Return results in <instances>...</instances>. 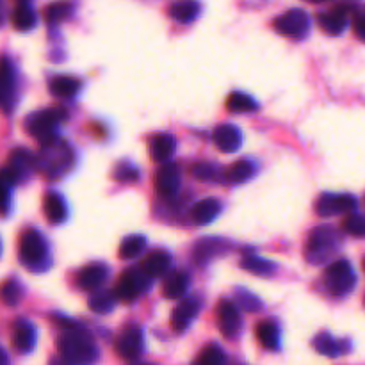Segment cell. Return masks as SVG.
I'll return each mask as SVG.
<instances>
[{"label": "cell", "mask_w": 365, "mask_h": 365, "mask_svg": "<svg viewBox=\"0 0 365 365\" xmlns=\"http://www.w3.org/2000/svg\"><path fill=\"white\" fill-rule=\"evenodd\" d=\"M89 310L96 314H109L113 312V309L116 307V296L110 291H98L93 292L91 298L88 299Z\"/></svg>", "instance_id": "obj_30"}, {"label": "cell", "mask_w": 365, "mask_h": 365, "mask_svg": "<svg viewBox=\"0 0 365 365\" xmlns=\"http://www.w3.org/2000/svg\"><path fill=\"white\" fill-rule=\"evenodd\" d=\"M235 294H237L239 307H241L242 310H246V312L255 314V312H260V310L264 309V303L260 302L259 298H255L252 292H246V291H242V289H237V291H235Z\"/></svg>", "instance_id": "obj_40"}, {"label": "cell", "mask_w": 365, "mask_h": 365, "mask_svg": "<svg viewBox=\"0 0 365 365\" xmlns=\"http://www.w3.org/2000/svg\"><path fill=\"white\" fill-rule=\"evenodd\" d=\"M134 365H150V364H134Z\"/></svg>", "instance_id": "obj_49"}, {"label": "cell", "mask_w": 365, "mask_h": 365, "mask_svg": "<svg viewBox=\"0 0 365 365\" xmlns=\"http://www.w3.org/2000/svg\"><path fill=\"white\" fill-rule=\"evenodd\" d=\"M9 185L0 182V214H6L7 209H9Z\"/></svg>", "instance_id": "obj_43"}, {"label": "cell", "mask_w": 365, "mask_h": 365, "mask_svg": "<svg viewBox=\"0 0 365 365\" xmlns=\"http://www.w3.org/2000/svg\"><path fill=\"white\" fill-rule=\"evenodd\" d=\"M192 175L198 180H216L220 177V168L212 163H198L192 166Z\"/></svg>", "instance_id": "obj_42"}, {"label": "cell", "mask_w": 365, "mask_h": 365, "mask_svg": "<svg viewBox=\"0 0 365 365\" xmlns=\"http://www.w3.org/2000/svg\"><path fill=\"white\" fill-rule=\"evenodd\" d=\"M36 344V331L27 321H18L13 330V346L16 351L29 353Z\"/></svg>", "instance_id": "obj_22"}, {"label": "cell", "mask_w": 365, "mask_h": 365, "mask_svg": "<svg viewBox=\"0 0 365 365\" xmlns=\"http://www.w3.org/2000/svg\"><path fill=\"white\" fill-rule=\"evenodd\" d=\"M14 86V71L7 59H0V102L11 95Z\"/></svg>", "instance_id": "obj_35"}, {"label": "cell", "mask_w": 365, "mask_h": 365, "mask_svg": "<svg viewBox=\"0 0 365 365\" xmlns=\"http://www.w3.org/2000/svg\"><path fill=\"white\" fill-rule=\"evenodd\" d=\"M6 24V4H4V0H0V27Z\"/></svg>", "instance_id": "obj_45"}, {"label": "cell", "mask_w": 365, "mask_h": 365, "mask_svg": "<svg viewBox=\"0 0 365 365\" xmlns=\"http://www.w3.org/2000/svg\"><path fill=\"white\" fill-rule=\"evenodd\" d=\"M171 267V257L168 252L163 250H157V252L150 253L148 257L143 262L141 271L150 278H159L163 274H166V271Z\"/></svg>", "instance_id": "obj_20"}, {"label": "cell", "mask_w": 365, "mask_h": 365, "mask_svg": "<svg viewBox=\"0 0 365 365\" xmlns=\"http://www.w3.org/2000/svg\"><path fill=\"white\" fill-rule=\"evenodd\" d=\"M228 245L221 239H202V241L196 245L195 248V260L198 264H207L214 259V257H220L227 252Z\"/></svg>", "instance_id": "obj_21"}, {"label": "cell", "mask_w": 365, "mask_h": 365, "mask_svg": "<svg viewBox=\"0 0 365 365\" xmlns=\"http://www.w3.org/2000/svg\"><path fill=\"white\" fill-rule=\"evenodd\" d=\"M7 168L13 171V175L16 177V180H24L34 170V155L29 152L27 148H16L11 152L9 163H7Z\"/></svg>", "instance_id": "obj_17"}, {"label": "cell", "mask_w": 365, "mask_h": 365, "mask_svg": "<svg viewBox=\"0 0 365 365\" xmlns=\"http://www.w3.org/2000/svg\"><path fill=\"white\" fill-rule=\"evenodd\" d=\"M214 145L225 153H234L241 148L242 143V134L237 127L234 125H220L216 127L212 134Z\"/></svg>", "instance_id": "obj_14"}, {"label": "cell", "mask_w": 365, "mask_h": 365, "mask_svg": "<svg viewBox=\"0 0 365 365\" xmlns=\"http://www.w3.org/2000/svg\"><path fill=\"white\" fill-rule=\"evenodd\" d=\"M355 32L356 36H359L360 39L365 38V31H364V16L362 14H359V16L355 18Z\"/></svg>", "instance_id": "obj_44"}, {"label": "cell", "mask_w": 365, "mask_h": 365, "mask_svg": "<svg viewBox=\"0 0 365 365\" xmlns=\"http://www.w3.org/2000/svg\"><path fill=\"white\" fill-rule=\"evenodd\" d=\"M59 356L71 365H89L98 359V349L82 328L70 327L57 339Z\"/></svg>", "instance_id": "obj_2"}, {"label": "cell", "mask_w": 365, "mask_h": 365, "mask_svg": "<svg viewBox=\"0 0 365 365\" xmlns=\"http://www.w3.org/2000/svg\"><path fill=\"white\" fill-rule=\"evenodd\" d=\"M107 277H109V266L103 262L89 264L78 274V285L84 291H95L107 280Z\"/></svg>", "instance_id": "obj_15"}, {"label": "cell", "mask_w": 365, "mask_h": 365, "mask_svg": "<svg viewBox=\"0 0 365 365\" xmlns=\"http://www.w3.org/2000/svg\"><path fill=\"white\" fill-rule=\"evenodd\" d=\"M0 250H2V246H0Z\"/></svg>", "instance_id": "obj_51"}, {"label": "cell", "mask_w": 365, "mask_h": 365, "mask_svg": "<svg viewBox=\"0 0 365 365\" xmlns=\"http://www.w3.org/2000/svg\"><path fill=\"white\" fill-rule=\"evenodd\" d=\"M253 175H255V166L250 160H237L228 168L225 178L232 184H242V182L250 180Z\"/></svg>", "instance_id": "obj_31"}, {"label": "cell", "mask_w": 365, "mask_h": 365, "mask_svg": "<svg viewBox=\"0 0 365 365\" xmlns=\"http://www.w3.org/2000/svg\"><path fill=\"white\" fill-rule=\"evenodd\" d=\"M145 348L143 330L138 327H128L121 331L116 341V353L125 360H138Z\"/></svg>", "instance_id": "obj_10"}, {"label": "cell", "mask_w": 365, "mask_h": 365, "mask_svg": "<svg viewBox=\"0 0 365 365\" xmlns=\"http://www.w3.org/2000/svg\"><path fill=\"white\" fill-rule=\"evenodd\" d=\"M75 164V152L70 143L59 138H50L41 143L38 155L34 157V168L48 180H59Z\"/></svg>", "instance_id": "obj_1"}, {"label": "cell", "mask_w": 365, "mask_h": 365, "mask_svg": "<svg viewBox=\"0 0 365 365\" xmlns=\"http://www.w3.org/2000/svg\"><path fill=\"white\" fill-rule=\"evenodd\" d=\"M200 9L198 0H175L170 6V16L180 24H191L198 18Z\"/></svg>", "instance_id": "obj_23"}, {"label": "cell", "mask_w": 365, "mask_h": 365, "mask_svg": "<svg viewBox=\"0 0 365 365\" xmlns=\"http://www.w3.org/2000/svg\"><path fill=\"white\" fill-rule=\"evenodd\" d=\"M200 309H202V302L198 298H185L178 303L177 309L173 310V316H171V327L175 331H184L185 328L191 324L192 319H196Z\"/></svg>", "instance_id": "obj_13"}, {"label": "cell", "mask_w": 365, "mask_h": 365, "mask_svg": "<svg viewBox=\"0 0 365 365\" xmlns=\"http://www.w3.org/2000/svg\"><path fill=\"white\" fill-rule=\"evenodd\" d=\"M257 102L246 93H232L227 100V109L230 113H252V110H257Z\"/></svg>", "instance_id": "obj_34"}, {"label": "cell", "mask_w": 365, "mask_h": 365, "mask_svg": "<svg viewBox=\"0 0 365 365\" xmlns=\"http://www.w3.org/2000/svg\"><path fill=\"white\" fill-rule=\"evenodd\" d=\"M344 230L355 237H362L365 234V220L362 214L349 212V216L344 220Z\"/></svg>", "instance_id": "obj_41"}, {"label": "cell", "mask_w": 365, "mask_h": 365, "mask_svg": "<svg viewBox=\"0 0 365 365\" xmlns=\"http://www.w3.org/2000/svg\"><path fill=\"white\" fill-rule=\"evenodd\" d=\"M195 365H227V356H225L223 349L220 346L210 344L200 353Z\"/></svg>", "instance_id": "obj_37"}, {"label": "cell", "mask_w": 365, "mask_h": 365, "mask_svg": "<svg viewBox=\"0 0 365 365\" xmlns=\"http://www.w3.org/2000/svg\"><path fill=\"white\" fill-rule=\"evenodd\" d=\"M0 298H2V302L6 303V305L9 307H14L18 305V302H20L21 298V287L20 284H18V280H7L6 284L0 287Z\"/></svg>", "instance_id": "obj_39"}, {"label": "cell", "mask_w": 365, "mask_h": 365, "mask_svg": "<svg viewBox=\"0 0 365 365\" xmlns=\"http://www.w3.org/2000/svg\"><path fill=\"white\" fill-rule=\"evenodd\" d=\"M0 365H9V356L4 348H0Z\"/></svg>", "instance_id": "obj_46"}, {"label": "cell", "mask_w": 365, "mask_h": 365, "mask_svg": "<svg viewBox=\"0 0 365 365\" xmlns=\"http://www.w3.org/2000/svg\"><path fill=\"white\" fill-rule=\"evenodd\" d=\"M314 348L321 355H327L330 359H337V356L344 355L349 351V342L346 341H337L335 337H331L328 331H321L316 339H314Z\"/></svg>", "instance_id": "obj_18"}, {"label": "cell", "mask_w": 365, "mask_h": 365, "mask_svg": "<svg viewBox=\"0 0 365 365\" xmlns=\"http://www.w3.org/2000/svg\"><path fill=\"white\" fill-rule=\"evenodd\" d=\"M359 202L353 195H330L324 192L317 198L316 202V212L319 216H335L341 212H355Z\"/></svg>", "instance_id": "obj_9"}, {"label": "cell", "mask_w": 365, "mask_h": 365, "mask_svg": "<svg viewBox=\"0 0 365 365\" xmlns=\"http://www.w3.org/2000/svg\"><path fill=\"white\" fill-rule=\"evenodd\" d=\"M113 178L116 182H123V184H128V182H135L139 178V170L128 160H121V163L116 164L113 171Z\"/></svg>", "instance_id": "obj_38"}, {"label": "cell", "mask_w": 365, "mask_h": 365, "mask_svg": "<svg viewBox=\"0 0 365 365\" xmlns=\"http://www.w3.org/2000/svg\"><path fill=\"white\" fill-rule=\"evenodd\" d=\"M189 287V274L185 271H173L164 282V296L171 299L182 298Z\"/></svg>", "instance_id": "obj_26"}, {"label": "cell", "mask_w": 365, "mask_h": 365, "mask_svg": "<svg viewBox=\"0 0 365 365\" xmlns=\"http://www.w3.org/2000/svg\"><path fill=\"white\" fill-rule=\"evenodd\" d=\"M257 339H259L260 344L266 349H271V351L278 349V346H280V330H278V324L273 319L259 323V327H257Z\"/></svg>", "instance_id": "obj_27"}, {"label": "cell", "mask_w": 365, "mask_h": 365, "mask_svg": "<svg viewBox=\"0 0 365 365\" xmlns=\"http://www.w3.org/2000/svg\"><path fill=\"white\" fill-rule=\"evenodd\" d=\"M175 148H177V141L171 134H157L153 135L152 143H150V153H152V159L155 163H170Z\"/></svg>", "instance_id": "obj_19"}, {"label": "cell", "mask_w": 365, "mask_h": 365, "mask_svg": "<svg viewBox=\"0 0 365 365\" xmlns=\"http://www.w3.org/2000/svg\"><path fill=\"white\" fill-rule=\"evenodd\" d=\"M310 2H324V0H310Z\"/></svg>", "instance_id": "obj_48"}, {"label": "cell", "mask_w": 365, "mask_h": 365, "mask_svg": "<svg viewBox=\"0 0 365 365\" xmlns=\"http://www.w3.org/2000/svg\"><path fill=\"white\" fill-rule=\"evenodd\" d=\"M241 312L235 307V303L223 299L217 305V327H220L221 334L228 339H234L241 331Z\"/></svg>", "instance_id": "obj_12"}, {"label": "cell", "mask_w": 365, "mask_h": 365, "mask_svg": "<svg viewBox=\"0 0 365 365\" xmlns=\"http://www.w3.org/2000/svg\"><path fill=\"white\" fill-rule=\"evenodd\" d=\"M14 29L18 31H31L36 25V13L32 11V7L29 4L21 2L16 9L13 11V16H11Z\"/></svg>", "instance_id": "obj_33"}, {"label": "cell", "mask_w": 365, "mask_h": 365, "mask_svg": "<svg viewBox=\"0 0 365 365\" xmlns=\"http://www.w3.org/2000/svg\"><path fill=\"white\" fill-rule=\"evenodd\" d=\"M52 365H71V364L66 362L64 359H61V356H57V359L52 360Z\"/></svg>", "instance_id": "obj_47"}, {"label": "cell", "mask_w": 365, "mask_h": 365, "mask_svg": "<svg viewBox=\"0 0 365 365\" xmlns=\"http://www.w3.org/2000/svg\"><path fill=\"white\" fill-rule=\"evenodd\" d=\"M73 13V4L68 2V0H57V2L48 4L45 7V20L48 24H59V21L66 20Z\"/></svg>", "instance_id": "obj_32"}, {"label": "cell", "mask_w": 365, "mask_h": 365, "mask_svg": "<svg viewBox=\"0 0 365 365\" xmlns=\"http://www.w3.org/2000/svg\"><path fill=\"white\" fill-rule=\"evenodd\" d=\"M348 16H349V7L348 6H339L335 7L334 11L330 13H323L319 14V25L324 32L331 36H337L341 34L342 31L346 29L348 25Z\"/></svg>", "instance_id": "obj_16"}, {"label": "cell", "mask_w": 365, "mask_h": 365, "mask_svg": "<svg viewBox=\"0 0 365 365\" xmlns=\"http://www.w3.org/2000/svg\"><path fill=\"white\" fill-rule=\"evenodd\" d=\"M221 212V203L214 198H205L192 207V220L196 225H207L216 220Z\"/></svg>", "instance_id": "obj_25"}, {"label": "cell", "mask_w": 365, "mask_h": 365, "mask_svg": "<svg viewBox=\"0 0 365 365\" xmlns=\"http://www.w3.org/2000/svg\"><path fill=\"white\" fill-rule=\"evenodd\" d=\"M182 173L175 163H164L155 175V191L159 196L170 198L180 189Z\"/></svg>", "instance_id": "obj_11"}, {"label": "cell", "mask_w": 365, "mask_h": 365, "mask_svg": "<svg viewBox=\"0 0 365 365\" xmlns=\"http://www.w3.org/2000/svg\"><path fill=\"white\" fill-rule=\"evenodd\" d=\"M241 266L242 269H246L252 274H257V277H271L277 271V266L273 262H269L266 259H260L257 255H246L241 260Z\"/></svg>", "instance_id": "obj_29"}, {"label": "cell", "mask_w": 365, "mask_h": 365, "mask_svg": "<svg viewBox=\"0 0 365 365\" xmlns=\"http://www.w3.org/2000/svg\"><path fill=\"white\" fill-rule=\"evenodd\" d=\"M324 284H327L328 291L334 296H339V298L349 294L355 289L356 284V274L351 262L346 259H341L330 264L327 273H324Z\"/></svg>", "instance_id": "obj_6"}, {"label": "cell", "mask_w": 365, "mask_h": 365, "mask_svg": "<svg viewBox=\"0 0 365 365\" xmlns=\"http://www.w3.org/2000/svg\"><path fill=\"white\" fill-rule=\"evenodd\" d=\"M150 287H152V278L146 277L138 267H132L120 277L114 296L123 303H132L138 296L148 292Z\"/></svg>", "instance_id": "obj_7"}, {"label": "cell", "mask_w": 365, "mask_h": 365, "mask_svg": "<svg viewBox=\"0 0 365 365\" xmlns=\"http://www.w3.org/2000/svg\"><path fill=\"white\" fill-rule=\"evenodd\" d=\"M341 234H339L335 228L331 227H319L316 230H312V234L309 235V241H307V250L305 255L307 260L310 264H316L321 266L323 262H327L337 248L341 246Z\"/></svg>", "instance_id": "obj_3"}, {"label": "cell", "mask_w": 365, "mask_h": 365, "mask_svg": "<svg viewBox=\"0 0 365 365\" xmlns=\"http://www.w3.org/2000/svg\"><path fill=\"white\" fill-rule=\"evenodd\" d=\"M48 259V248L46 241L38 230L29 228L24 232L20 239V260L32 271H41V267L46 266Z\"/></svg>", "instance_id": "obj_5"}, {"label": "cell", "mask_w": 365, "mask_h": 365, "mask_svg": "<svg viewBox=\"0 0 365 365\" xmlns=\"http://www.w3.org/2000/svg\"><path fill=\"white\" fill-rule=\"evenodd\" d=\"M146 246V239L143 235H130L125 239L120 246V257L121 259H134V257L141 255L143 250Z\"/></svg>", "instance_id": "obj_36"}, {"label": "cell", "mask_w": 365, "mask_h": 365, "mask_svg": "<svg viewBox=\"0 0 365 365\" xmlns=\"http://www.w3.org/2000/svg\"><path fill=\"white\" fill-rule=\"evenodd\" d=\"M274 29L282 36L303 39L310 31V16L303 9H291L274 20Z\"/></svg>", "instance_id": "obj_8"}, {"label": "cell", "mask_w": 365, "mask_h": 365, "mask_svg": "<svg viewBox=\"0 0 365 365\" xmlns=\"http://www.w3.org/2000/svg\"><path fill=\"white\" fill-rule=\"evenodd\" d=\"M64 120H66V110L61 109V107L39 110V113L31 114V116L25 120V130H27L32 138L38 139L39 143H43L56 135L57 125L63 123Z\"/></svg>", "instance_id": "obj_4"}, {"label": "cell", "mask_w": 365, "mask_h": 365, "mask_svg": "<svg viewBox=\"0 0 365 365\" xmlns=\"http://www.w3.org/2000/svg\"><path fill=\"white\" fill-rule=\"evenodd\" d=\"M43 209H45V216L48 223L61 225L66 220V203L61 198L59 192H48V195L45 196Z\"/></svg>", "instance_id": "obj_24"}, {"label": "cell", "mask_w": 365, "mask_h": 365, "mask_svg": "<svg viewBox=\"0 0 365 365\" xmlns=\"http://www.w3.org/2000/svg\"><path fill=\"white\" fill-rule=\"evenodd\" d=\"M21 2H25V0H21Z\"/></svg>", "instance_id": "obj_50"}, {"label": "cell", "mask_w": 365, "mask_h": 365, "mask_svg": "<svg viewBox=\"0 0 365 365\" xmlns=\"http://www.w3.org/2000/svg\"><path fill=\"white\" fill-rule=\"evenodd\" d=\"M81 89V81L75 77H66V75H61L50 81V93L59 98H71L75 96Z\"/></svg>", "instance_id": "obj_28"}]
</instances>
